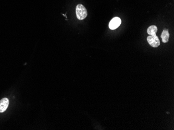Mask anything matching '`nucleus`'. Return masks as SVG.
Returning a JSON list of instances; mask_svg holds the SVG:
<instances>
[{"mask_svg":"<svg viewBox=\"0 0 174 130\" xmlns=\"http://www.w3.org/2000/svg\"><path fill=\"white\" fill-rule=\"evenodd\" d=\"M9 105V100L7 98H3L0 100V112H4Z\"/></svg>","mask_w":174,"mask_h":130,"instance_id":"nucleus-4","label":"nucleus"},{"mask_svg":"<svg viewBox=\"0 0 174 130\" xmlns=\"http://www.w3.org/2000/svg\"><path fill=\"white\" fill-rule=\"evenodd\" d=\"M76 14L77 18L80 20L86 18L88 15L87 10L82 4H78L76 7Z\"/></svg>","mask_w":174,"mask_h":130,"instance_id":"nucleus-1","label":"nucleus"},{"mask_svg":"<svg viewBox=\"0 0 174 130\" xmlns=\"http://www.w3.org/2000/svg\"><path fill=\"white\" fill-rule=\"evenodd\" d=\"M157 31V27L156 25H151L147 29V33L150 35H154Z\"/></svg>","mask_w":174,"mask_h":130,"instance_id":"nucleus-6","label":"nucleus"},{"mask_svg":"<svg viewBox=\"0 0 174 130\" xmlns=\"http://www.w3.org/2000/svg\"><path fill=\"white\" fill-rule=\"evenodd\" d=\"M122 21L119 17H114L112 19L109 23V28L110 30H115L117 27H119L121 24Z\"/></svg>","mask_w":174,"mask_h":130,"instance_id":"nucleus-3","label":"nucleus"},{"mask_svg":"<svg viewBox=\"0 0 174 130\" xmlns=\"http://www.w3.org/2000/svg\"><path fill=\"white\" fill-rule=\"evenodd\" d=\"M161 37L162 38L163 42L164 43L168 42L169 38V33L168 29H164V30L163 31Z\"/></svg>","mask_w":174,"mask_h":130,"instance_id":"nucleus-5","label":"nucleus"},{"mask_svg":"<svg viewBox=\"0 0 174 130\" xmlns=\"http://www.w3.org/2000/svg\"><path fill=\"white\" fill-rule=\"evenodd\" d=\"M147 41L149 45L154 48L158 47L160 45L159 39V37L156 36V35H149V37H147Z\"/></svg>","mask_w":174,"mask_h":130,"instance_id":"nucleus-2","label":"nucleus"}]
</instances>
